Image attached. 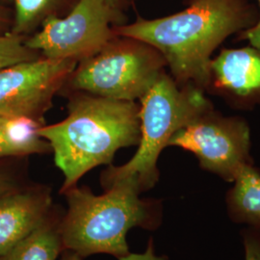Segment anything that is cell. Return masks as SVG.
I'll list each match as a JSON object with an SVG mask.
<instances>
[{
    "mask_svg": "<svg viewBox=\"0 0 260 260\" xmlns=\"http://www.w3.org/2000/svg\"><path fill=\"white\" fill-rule=\"evenodd\" d=\"M60 210L53 206L47 219L24 239L0 255V260H57L65 251Z\"/></svg>",
    "mask_w": 260,
    "mask_h": 260,
    "instance_id": "obj_11",
    "label": "cell"
},
{
    "mask_svg": "<svg viewBox=\"0 0 260 260\" xmlns=\"http://www.w3.org/2000/svg\"><path fill=\"white\" fill-rule=\"evenodd\" d=\"M25 40L23 35L13 32L0 35V70L42 57L26 47Z\"/></svg>",
    "mask_w": 260,
    "mask_h": 260,
    "instance_id": "obj_14",
    "label": "cell"
},
{
    "mask_svg": "<svg viewBox=\"0 0 260 260\" xmlns=\"http://www.w3.org/2000/svg\"><path fill=\"white\" fill-rule=\"evenodd\" d=\"M165 67L166 61L155 47L137 39L117 36L96 54L79 62L66 85L75 92L136 102L165 72Z\"/></svg>",
    "mask_w": 260,
    "mask_h": 260,
    "instance_id": "obj_5",
    "label": "cell"
},
{
    "mask_svg": "<svg viewBox=\"0 0 260 260\" xmlns=\"http://www.w3.org/2000/svg\"><path fill=\"white\" fill-rule=\"evenodd\" d=\"M61 260H82V257L74 251H64Z\"/></svg>",
    "mask_w": 260,
    "mask_h": 260,
    "instance_id": "obj_21",
    "label": "cell"
},
{
    "mask_svg": "<svg viewBox=\"0 0 260 260\" xmlns=\"http://www.w3.org/2000/svg\"><path fill=\"white\" fill-rule=\"evenodd\" d=\"M20 186L17 183L13 176L0 170V198L15 191Z\"/></svg>",
    "mask_w": 260,
    "mask_h": 260,
    "instance_id": "obj_19",
    "label": "cell"
},
{
    "mask_svg": "<svg viewBox=\"0 0 260 260\" xmlns=\"http://www.w3.org/2000/svg\"><path fill=\"white\" fill-rule=\"evenodd\" d=\"M205 92L235 108L260 105L259 48H223L209 62Z\"/></svg>",
    "mask_w": 260,
    "mask_h": 260,
    "instance_id": "obj_9",
    "label": "cell"
},
{
    "mask_svg": "<svg viewBox=\"0 0 260 260\" xmlns=\"http://www.w3.org/2000/svg\"><path fill=\"white\" fill-rule=\"evenodd\" d=\"M257 1L259 4L258 20L252 27L249 28L248 30L239 33L238 41H248L251 44V46L260 49V0H257Z\"/></svg>",
    "mask_w": 260,
    "mask_h": 260,
    "instance_id": "obj_17",
    "label": "cell"
},
{
    "mask_svg": "<svg viewBox=\"0 0 260 260\" xmlns=\"http://www.w3.org/2000/svg\"><path fill=\"white\" fill-rule=\"evenodd\" d=\"M246 260H260V235L247 233L244 235Z\"/></svg>",
    "mask_w": 260,
    "mask_h": 260,
    "instance_id": "obj_16",
    "label": "cell"
},
{
    "mask_svg": "<svg viewBox=\"0 0 260 260\" xmlns=\"http://www.w3.org/2000/svg\"><path fill=\"white\" fill-rule=\"evenodd\" d=\"M205 91L192 84L179 85L166 72L140 99L141 139L138 149L121 166H110L102 176V185L108 188L123 178H133L146 192L157 183L158 158L178 130L205 112L213 109Z\"/></svg>",
    "mask_w": 260,
    "mask_h": 260,
    "instance_id": "obj_4",
    "label": "cell"
},
{
    "mask_svg": "<svg viewBox=\"0 0 260 260\" xmlns=\"http://www.w3.org/2000/svg\"><path fill=\"white\" fill-rule=\"evenodd\" d=\"M62 121L43 125L39 134L64 175L60 193L77 185L93 168L111 165L116 152L139 145L140 104L75 92Z\"/></svg>",
    "mask_w": 260,
    "mask_h": 260,
    "instance_id": "obj_2",
    "label": "cell"
},
{
    "mask_svg": "<svg viewBox=\"0 0 260 260\" xmlns=\"http://www.w3.org/2000/svg\"><path fill=\"white\" fill-rule=\"evenodd\" d=\"M16 17L12 32L22 35L48 17L54 0H15Z\"/></svg>",
    "mask_w": 260,
    "mask_h": 260,
    "instance_id": "obj_13",
    "label": "cell"
},
{
    "mask_svg": "<svg viewBox=\"0 0 260 260\" xmlns=\"http://www.w3.org/2000/svg\"><path fill=\"white\" fill-rule=\"evenodd\" d=\"M119 260H168L166 256H157L154 251L153 241L150 239L147 250L142 253H128Z\"/></svg>",
    "mask_w": 260,
    "mask_h": 260,
    "instance_id": "obj_18",
    "label": "cell"
},
{
    "mask_svg": "<svg viewBox=\"0 0 260 260\" xmlns=\"http://www.w3.org/2000/svg\"><path fill=\"white\" fill-rule=\"evenodd\" d=\"M53 206L51 189L43 184L19 187L0 198V255L35 231Z\"/></svg>",
    "mask_w": 260,
    "mask_h": 260,
    "instance_id": "obj_10",
    "label": "cell"
},
{
    "mask_svg": "<svg viewBox=\"0 0 260 260\" xmlns=\"http://www.w3.org/2000/svg\"><path fill=\"white\" fill-rule=\"evenodd\" d=\"M77 62L40 57L0 70V116L26 117L44 123L56 93Z\"/></svg>",
    "mask_w": 260,
    "mask_h": 260,
    "instance_id": "obj_8",
    "label": "cell"
},
{
    "mask_svg": "<svg viewBox=\"0 0 260 260\" xmlns=\"http://www.w3.org/2000/svg\"><path fill=\"white\" fill-rule=\"evenodd\" d=\"M258 17L259 11L249 0H191L177 14L140 19L114 30L117 36L155 47L177 83L192 84L205 91L214 50L231 35L252 27Z\"/></svg>",
    "mask_w": 260,
    "mask_h": 260,
    "instance_id": "obj_1",
    "label": "cell"
},
{
    "mask_svg": "<svg viewBox=\"0 0 260 260\" xmlns=\"http://www.w3.org/2000/svg\"><path fill=\"white\" fill-rule=\"evenodd\" d=\"M194 153L201 167L233 182L239 171L252 164L247 121L210 109L178 130L169 142Z\"/></svg>",
    "mask_w": 260,
    "mask_h": 260,
    "instance_id": "obj_7",
    "label": "cell"
},
{
    "mask_svg": "<svg viewBox=\"0 0 260 260\" xmlns=\"http://www.w3.org/2000/svg\"><path fill=\"white\" fill-rule=\"evenodd\" d=\"M10 24H11V21H10L7 10L0 6V35H4L11 32L8 31Z\"/></svg>",
    "mask_w": 260,
    "mask_h": 260,
    "instance_id": "obj_20",
    "label": "cell"
},
{
    "mask_svg": "<svg viewBox=\"0 0 260 260\" xmlns=\"http://www.w3.org/2000/svg\"><path fill=\"white\" fill-rule=\"evenodd\" d=\"M20 157L13 139L7 117L0 116V158Z\"/></svg>",
    "mask_w": 260,
    "mask_h": 260,
    "instance_id": "obj_15",
    "label": "cell"
},
{
    "mask_svg": "<svg viewBox=\"0 0 260 260\" xmlns=\"http://www.w3.org/2000/svg\"><path fill=\"white\" fill-rule=\"evenodd\" d=\"M119 20L114 0H79L65 18L47 17L42 30L26 39L25 45L42 57L79 63L117 37L114 23Z\"/></svg>",
    "mask_w": 260,
    "mask_h": 260,
    "instance_id": "obj_6",
    "label": "cell"
},
{
    "mask_svg": "<svg viewBox=\"0 0 260 260\" xmlns=\"http://www.w3.org/2000/svg\"><path fill=\"white\" fill-rule=\"evenodd\" d=\"M133 178H123L94 195L88 187L74 186L63 194L68 209L62 219L65 251L82 258L106 253L118 259L130 253L126 235L139 226L154 231L161 223L162 205L157 200L141 199Z\"/></svg>",
    "mask_w": 260,
    "mask_h": 260,
    "instance_id": "obj_3",
    "label": "cell"
},
{
    "mask_svg": "<svg viewBox=\"0 0 260 260\" xmlns=\"http://www.w3.org/2000/svg\"><path fill=\"white\" fill-rule=\"evenodd\" d=\"M114 1H115V2H117V1H118V0H114Z\"/></svg>",
    "mask_w": 260,
    "mask_h": 260,
    "instance_id": "obj_22",
    "label": "cell"
},
{
    "mask_svg": "<svg viewBox=\"0 0 260 260\" xmlns=\"http://www.w3.org/2000/svg\"><path fill=\"white\" fill-rule=\"evenodd\" d=\"M226 195L229 214L236 223L260 229V171L253 164L246 165L234 179Z\"/></svg>",
    "mask_w": 260,
    "mask_h": 260,
    "instance_id": "obj_12",
    "label": "cell"
}]
</instances>
